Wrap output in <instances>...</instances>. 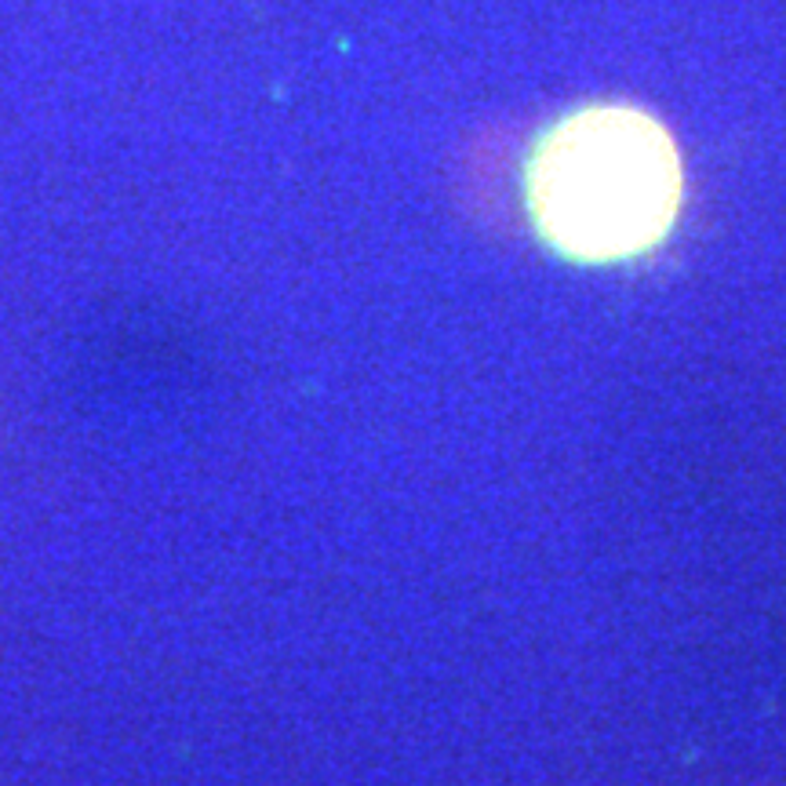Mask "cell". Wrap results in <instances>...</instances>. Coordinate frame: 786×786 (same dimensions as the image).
Masks as SVG:
<instances>
[{"label":"cell","mask_w":786,"mask_h":786,"mask_svg":"<svg viewBox=\"0 0 786 786\" xmlns=\"http://www.w3.org/2000/svg\"><path fill=\"white\" fill-rule=\"evenodd\" d=\"M535 230L575 262H623L663 241L681 208V157L634 106H586L543 131L524 168Z\"/></svg>","instance_id":"obj_1"}]
</instances>
